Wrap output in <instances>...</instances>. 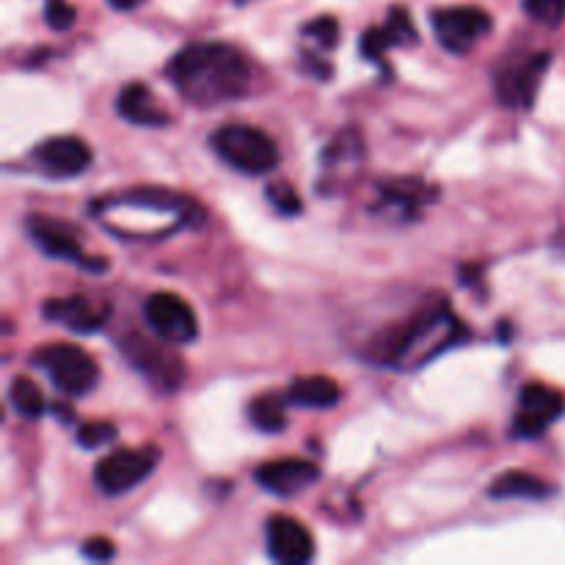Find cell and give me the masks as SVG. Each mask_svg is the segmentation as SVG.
Segmentation results:
<instances>
[{"label":"cell","mask_w":565,"mask_h":565,"mask_svg":"<svg viewBox=\"0 0 565 565\" xmlns=\"http://www.w3.org/2000/svg\"><path fill=\"white\" fill-rule=\"evenodd\" d=\"M166 77L196 108H215L243 97L252 86L246 55L224 42H196L177 50L166 64Z\"/></svg>","instance_id":"6da1fadb"},{"label":"cell","mask_w":565,"mask_h":565,"mask_svg":"<svg viewBox=\"0 0 565 565\" xmlns=\"http://www.w3.org/2000/svg\"><path fill=\"white\" fill-rule=\"evenodd\" d=\"M461 337H469L467 326L450 312L445 298H439L423 312L375 334L367 345V359L392 370L417 367V364L430 362L441 351L456 345Z\"/></svg>","instance_id":"7a4b0ae2"},{"label":"cell","mask_w":565,"mask_h":565,"mask_svg":"<svg viewBox=\"0 0 565 565\" xmlns=\"http://www.w3.org/2000/svg\"><path fill=\"white\" fill-rule=\"evenodd\" d=\"M213 152L232 166L235 171L248 177L268 174L279 166V147L268 132L252 125H224L210 136Z\"/></svg>","instance_id":"3957f363"},{"label":"cell","mask_w":565,"mask_h":565,"mask_svg":"<svg viewBox=\"0 0 565 565\" xmlns=\"http://www.w3.org/2000/svg\"><path fill=\"white\" fill-rule=\"evenodd\" d=\"M31 364L44 370L55 390L70 397L88 395L99 384V367L94 356H88L83 348L66 345V342L39 348L31 356Z\"/></svg>","instance_id":"277c9868"},{"label":"cell","mask_w":565,"mask_h":565,"mask_svg":"<svg viewBox=\"0 0 565 565\" xmlns=\"http://www.w3.org/2000/svg\"><path fill=\"white\" fill-rule=\"evenodd\" d=\"M160 342H152L138 334V331H132V334L121 337L119 351L125 353L130 367L138 370L154 390L177 392L185 381V362L177 356V351H171L169 342L166 345H160Z\"/></svg>","instance_id":"5b68a950"},{"label":"cell","mask_w":565,"mask_h":565,"mask_svg":"<svg viewBox=\"0 0 565 565\" xmlns=\"http://www.w3.org/2000/svg\"><path fill=\"white\" fill-rule=\"evenodd\" d=\"M552 64V53H533L524 58H505V64L497 70L494 88L500 105L511 110H527L535 105L541 92L546 70Z\"/></svg>","instance_id":"8992f818"},{"label":"cell","mask_w":565,"mask_h":565,"mask_svg":"<svg viewBox=\"0 0 565 565\" xmlns=\"http://www.w3.org/2000/svg\"><path fill=\"white\" fill-rule=\"evenodd\" d=\"M158 447H138V450H116L97 461L94 467V483L105 497H121L138 489L143 480L158 467Z\"/></svg>","instance_id":"52a82bcc"},{"label":"cell","mask_w":565,"mask_h":565,"mask_svg":"<svg viewBox=\"0 0 565 565\" xmlns=\"http://www.w3.org/2000/svg\"><path fill=\"white\" fill-rule=\"evenodd\" d=\"M25 232L42 254L53 259H66V263H75L81 265L83 270H105L108 263L105 259H92L86 257V252L81 248V241H77V230L72 224L61 218H50V215L42 213H33L25 218Z\"/></svg>","instance_id":"ba28073f"},{"label":"cell","mask_w":565,"mask_h":565,"mask_svg":"<svg viewBox=\"0 0 565 565\" xmlns=\"http://www.w3.org/2000/svg\"><path fill=\"white\" fill-rule=\"evenodd\" d=\"M436 39L441 47L452 55H467L486 33L491 31V14L478 6H452V9H436L430 14Z\"/></svg>","instance_id":"9c48e42d"},{"label":"cell","mask_w":565,"mask_h":565,"mask_svg":"<svg viewBox=\"0 0 565 565\" xmlns=\"http://www.w3.org/2000/svg\"><path fill=\"white\" fill-rule=\"evenodd\" d=\"M565 414V395L544 384H524L519 408L513 414L511 434L516 439H539Z\"/></svg>","instance_id":"30bf717a"},{"label":"cell","mask_w":565,"mask_h":565,"mask_svg":"<svg viewBox=\"0 0 565 565\" xmlns=\"http://www.w3.org/2000/svg\"><path fill=\"white\" fill-rule=\"evenodd\" d=\"M143 320L154 337L169 345H188L199 337V323L193 309L174 292H154L143 301Z\"/></svg>","instance_id":"8fae6325"},{"label":"cell","mask_w":565,"mask_h":565,"mask_svg":"<svg viewBox=\"0 0 565 565\" xmlns=\"http://www.w3.org/2000/svg\"><path fill=\"white\" fill-rule=\"evenodd\" d=\"M33 166L42 171L44 177H53V180H72V177H81L83 171L92 166L94 154L83 138L77 136H53L44 138L33 147L31 152Z\"/></svg>","instance_id":"7c38bea8"},{"label":"cell","mask_w":565,"mask_h":565,"mask_svg":"<svg viewBox=\"0 0 565 565\" xmlns=\"http://www.w3.org/2000/svg\"><path fill=\"white\" fill-rule=\"evenodd\" d=\"M364 163V138L359 127H345L337 132L326 147L323 160V174H320V188L323 193H337L342 185L356 180L359 169Z\"/></svg>","instance_id":"4fadbf2b"},{"label":"cell","mask_w":565,"mask_h":565,"mask_svg":"<svg viewBox=\"0 0 565 565\" xmlns=\"http://www.w3.org/2000/svg\"><path fill=\"white\" fill-rule=\"evenodd\" d=\"M318 478H320V469L315 467L312 461H307V458H281V461H268L254 472V483H257L259 489H265L268 494L285 497V500L307 491L309 486L318 483Z\"/></svg>","instance_id":"5bb4252c"},{"label":"cell","mask_w":565,"mask_h":565,"mask_svg":"<svg viewBox=\"0 0 565 565\" xmlns=\"http://www.w3.org/2000/svg\"><path fill=\"white\" fill-rule=\"evenodd\" d=\"M265 541H268V555L276 563L303 565L315 557V539L298 519L274 516L265 527Z\"/></svg>","instance_id":"9a60e30c"},{"label":"cell","mask_w":565,"mask_h":565,"mask_svg":"<svg viewBox=\"0 0 565 565\" xmlns=\"http://www.w3.org/2000/svg\"><path fill=\"white\" fill-rule=\"evenodd\" d=\"M42 315L47 320H53V323L77 331V334H94V331H99L108 323L110 307L103 301H94L88 296H72L47 301L42 307Z\"/></svg>","instance_id":"2e32d148"},{"label":"cell","mask_w":565,"mask_h":565,"mask_svg":"<svg viewBox=\"0 0 565 565\" xmlns=\"http://www.w3.org/2000/svg\"><path fill=\"white\" fill-rule=\"evenodd\" d=\"M379 193L384 207L397 210L403 218H417L419 210L439 196V188L428 185L419 177H395V180L381 182Z\"/></svg>","instance_id":"e0dca14e"},{"label":"cell","mask_w":565,"mask_h":565,"mask_svg":"<svg viewBox=\"0 0 565 565\" xmlns=\"http://www.w3.org/2000/svg\"><path fill=\"white\" fill-rule=\"evenodd\" d=\"M116 110H119L121 119H127L130 125L138 127L171 125V116L160 108L158 99L152 97V92H149L143 83H130V86L121 88L119 99H116Z\"/></svg>","instance_id":"ac0fdd59"},{"label":"cell","mask_w":565,"mask_h":565,"mask_svg":"<svg viewBox=\"0 0 565 565\" xmlns=\"http://www.w3.org/2000/svg\"><path fill=\"white\" fill-rule=\"evenodd\" d=\"M555 494V486L546 483L544 478L530 472H502L500 478H494V483L489 486L491 500H530V502H544Z\"/></svg>","instance_id":"d6986e66"},{"label":"cell","mask_w":565,"mask_h":565,"mask_svg":"<svg viewBox=\"0 0 565 565\" xmlns=\"http://www.w3.org/2000/svg\"><path fill=\"white\" fill-rule=\"evenodd\" d=\"M342 392L340 384L329 375H303V379H296L287 390V403L301 408H334L340 403Z\"/></svg>","instance_id":"ffe728a7"},{"label":"cell","mask_w":565,"mask_h":565,"mask_svg":"<svg viewBox=\"0 0 565 565\" xmlns=\"http://www.w3.org/2000/svg\"><path fill=\"white\" fill-rule=\"evenodd\" d=\"M285 397L279 395H259L248 403V419L257 430L263 434H281L287 428V414H285Z\"/></svg>","instance_id":"44dd1931"},{"label":"cell","mask_w":565,"mask_h":565,"mask_svg":"<svg viewBox=\"0 0 565 565\" xmlns=\"http://www.w3.org/2000/svg\"><path fill=\"white\" fill-rule=\"evenodd\" d=\"M9 403L22 419H39L44 414V408H47V401H44L42 390H39L31 379H25V375L11 379Z\"/></svg>","instance_id":"7402d4cb"},{"label":"cell","mask_w":565,"mask_h":565,"mask_svg":"<svg viewBox=\"0 0 565 565\" xmlns=\"http://www.w3.org/2000/svg\"><path fill=\"white\" fill-rule=\"evenodd\" d=\"M384 31L390 36L392 47H408V44H417L419 39L412 17H408V9H403V6H392L390 17L384 22Z\"/></svg>","instance_id":"603a6c76"},{"label":"cell","mask_w":565,"mask_h":565,"mask_svg":"<svg viewBox=\"0 0 565 565\" xmlns=\"http://www.w3.org/2000/svg\"><path fill=\"white\" fill-rule=\"evenodd\" d=\"M524 14L530 20L541 22L546 28L563 25L565 20V0H524Z\"/></svg>","instance_id":"cb8c5ba5"},{"label":"cell","mask_w":565,"mask_h":565,"mask_svg":"<svg viewBox=\"0 0 565 565\" xmlns=\"http://www.w3.org/2000/svg\"><path fill=\"white\" fill-rule=\"evenodd\" d=\"M265 196H268L270 207L279 215H298L301 213V199H298L296 188L287 185V182H274V185L265 188Z\"/></svg>","instance_id":"d4e9b609"},{"label":"cell","mask_w":565,"mask_h":565,"mask_svg":"<svg viewBox=\"0 0 565 565\" xmlns=\"http://www.w3.org/2000/svg\"><path fill=\"white\" fill-rule=\"evenodd\" d=\"M116 439V425L110 423H88L77 430V445L83 450H99Z\"/></svg>","instance_id":"484cf974"},{"label":"cell","mask_w":565,"mask_h":565,"mask_svg":"<svg viewBox=\"0 0 565 565\" xmlns=\"http://www.w3.org/2000/svg\"><path fill=\"white\" fill-rule=\"evenodd\" d=\"M303 33H307L309 39H315L323 50H331L337 47V42H340V22L329 14L318 17V20H312L307 28H303Z\"/></svg>","instance_id":"4316f807"},{"label":"cell","mask_w":565,"mask_h":565,"mask_svg":"<svg viewBox=\"0 0 565 565\" xmlns=\"http://www.w3.org/2000/svg\"><path fill=\"white\" fill-rule=\"evenodd\" d=\"M44 20L53 31H70L75 25V6L66 0H44Z\"/></svg>","instance_id":"83f0119b"},{"label":"cell","mask_w":565,"mask_h":565,"mask_svg":"<svg viewBox=\"0 0 565 565\" xmlns=\"http://www.w3.org/2000/svg\"><path fill=\"white\" fill-rule=\"evenodd\" d=\"M386 50H392V42L390 36H386L384 28H367L362 36V55L367 61H375V64H381L386 55Z\"/></svg>","instance_id":"f1b7e54d"},{"label":"cell","mask_w":565,"mask_h":565,"mask_svg":"<svg viewBox=\"0 0 565 565\" xmlns=\"http://www.w3.org/2000/svg\"><path fill=\"white\" fill-rule=\"evenodd\" d=\"M81 552H83V557H88V561L105 563L116 555V546H114V541H108V539H88V541H83Z\"/></svg>","instance_id":"f546056e"},{"label":"cell","mask_w":565,"mask_h":565,"mask_svg":"<svg viewBox=\"0 0 565 565\" xmlns=\"http://www.w3.org/2000/svg\"><path fill=\"white\" fill-rule=\"evenodd\" d=\"M53 412L58 414V419H64V423H72V419H75V417H72V408L61 406V403H58V406H53Z\"/></svg>","instance_id":"4dcf8cb0"},{"label":"cell","mask_w":565,"mask_h":565,"mask_svg":"<svg viewBox=\"0 0 565 565\" xmlns=\"http://www.w3.org/2000/svg\"><path fill=\"white\" fill-rule=\"evenodd\" d=\"M138 3H141V0H110V6H116V9H121V11L136 9Z\"/></svg>","instance_id":"1f68e13d"}]
</instances>
